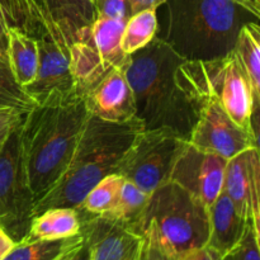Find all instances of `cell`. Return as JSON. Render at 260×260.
Segmentation results:
<instances>
[{
  "label": "cell",
  "instance_id": "6da1fadb",
  "mask_svg": "<svg viewBox=\"0 0 260 260\" xmlns=\"http://www.w3.org/2000/svg\"><path fill=\"white\" fill-rule=\"evenodd\" d=\"M126 76L144 128L169 129L188 141L206 96L197 61L155 37L132 53Z\"/></svg>",
  "mask_w": 260,
  "mask_h": 260
},
{
  "label": "cell",
  "instance_id": "7a4b0ae2",
  "mask_svg": "<svg viewBox=\"0 0 260 260\" xmlns=\"http://www.w3.org/2000/svg\"><path fill=\"white\" fill-rule=\"evenodd\" d=\"M88 116L84 95L76 88L52 94L24 114L20 144L36 202L65 172Z\"/></svg>",
  "mask_w": 260,
  "mask_h": 260
},
{
  "label": "cell",
  "instance_id": "3957f363",
  "mask_svg": "<svg viewBox=\"0 0 260 260\" xmlns=\"http://www.w3.org/2000/svg\"><path fill=\"white\" fill-rule=\"evenodd\" d=\"M164 38L190 61H210L234 50L241 28L259 23L260 0H167Z\"/></svg>",
  "mask_w": 260,
  "mask_h": 260
},
{
  "label": "cell",
  "instance_id": "277c9868",
  "mask_svg": "<svg viewBox=\"0 0 260 260\" xmlns=\"http://www.w3.org/2000/svg\"><path fill=\"white\" fill-rule=\"evenodd\" d=\"M142 128L137 117L116 123L89 114L65 172L36 202L35 216L52 207H78L99 180L118 173L124 155Z\"/></svg>",
  "mask_w": 260,
  "mask_h": 260
},
{
  "label": "cell",
  "instance_id": "5b68a950",
  "mask_svg": "<svg viewBox=\"0 0 260 260\" xmlns=\"http://www.w3.org/2000/svg\"><path fill=\"white\" fill-rule=\"evenodd\" d=\"M132 229L140 235H152L172 258L179 260L189 251L207 245L208 208L182 187L168 180L149 196Z\"/></svg>",
  "mask_w": 260,
  "mask_h": 260
},
{
  "label": "cell",
  "instance_id": "8992f818",
  "mask_svg": "<svg viewBox=\"0 0 260 260\" xmlns=\"http://www.w3.org/2000/svg\"><path fill=\"white\" fill-rule=\"evenodd\" d=\"M123 20L95 18L86 35L69 47L70 68L81 94L116 69L127 70L131 55L122 50Z\"/></svg>",
  "mask_w": 260,
  "mask_h": 260
},
{
  "label": "cell",
  "instance_id": "52a82bcc",
  "mask_svg": "<svg viewBox=\"0 0 260 260\" xmlns=\"http://www.w3.org/2000/svg\"><path fill=\"white\" fill-rule=\"evenodd\" d=\"M35 206L23 159L19 124L0 152V228L15 243L27 236Z\"/></svg>",
  "mask_w": 260,
  "mask_h": 260
},
{
  "label": "cell",
  "instance_id": "ba28073f",
  "mask_svg": "<svg viewBox=\"0 0 260 260\" xmlns=\"http://www.w3.org/2000/svg\"><path fill=\"white\" fill-rule=\"evenodd\" d=\"M197 66L207 91L239 126L258 136L260 96L254 91L234 50L215 60L197 61Z\"/></svg>",
  "mask_w": 260,
  "mask_h": 260
},
{
  "label": "cell",
  "instance_id": "9c48e42d",
  "mask_svg": "<svg viewBox=\"0 0 260 260\" xmlns=\"http://www.w3.org/2000/svg\"><path fill=\"white\" fill-rule=\"evenodd\" d=\"M94 19L90 0H23L18 29L35 40L48 38L69 48L86 35Z\"/></svg>",
  "mask_w": 260,
  "mask_h": 260
},
{
  "label": "cell",
  "instance_id": "30bf717a",
  "mask_svg": "<svg viewBox=\"0 0 260 260\" xmlns=\"http://www.w3.org/2000/svg\"><path fill=\"white\" fill-rule=\"evenodd\" d=\"M184 141L169 129L142 128L124 155L117 174L151 194L169 180L175 157Z\"/></svg>",
  "mask_w": 260,
  "mask_h": 260
},
{
  "label": "cell",
  "instance_id": "8fae6325",
  "mask_svg": "<svg viewBox=\"0 0 260 260\" xmlns=\"http://www.w3.org/2000/svg\"><path fill=\"white\" fill-rule=\"evenodd\" d=\"M205 90V101L188 142L197 149L220 155L226 160L251 147H258V136L239 126L220 102L206 88Z\"/></svg>",
  "mask_w": 260,
  "mask_h": 260
},
{
  "label": "cell",
  "instance_id": "7c38bea8",
  "mask_svg": "<svg viewBox=\"0 0 260 260\" xmlns=\"http://www.w3.org/2000/svg\"><path fill=\"white\" fill-rule=\"evenodd\" d=\"M226 164L228 160L220 155L203 151L184 141L175 157L169 180L208 208L222 192Z\"/></svg>",
  "mask_w": 260,
  "mask_h": 260
},
{
  "label": "cell",
  "instance_id": "4fadbf2b",
  "mask_svg": "<svg viewBox=\"0 0 260 260\" xmlns=\"http://www.w3.org/2000/svg\"><path fill=\"white\" fill-rule=\"evenodd\" d=\"M81 235L90 251L91 260H136L142 236L118 221L78 212Z\"/></svg>",
  "mask_w": 260,
  "mask_h": 260
},
{
  "label": "cell",
  "instance_id": "5bb4252c",
  "mask_svg": "<svg viewBox=\"0 0 260 260\" xmlns=\"http://www.w3.org/2000/svg\"><path fill=\"white\" fill-rule=\"evenodd\" d=\"M222 190L236 212L260 230L259 147H251L228 160Z\"/></svg>",
  "mask_w": 260,
  "mask_h": 260
},
{
  "label": "cell",
  "instance_id": "9a60e30c",
  "mask_svg": "<svg viewBox=\"0 0 260 260\" xmlns=\"http://www.w3.org/2000/svg\"><path fill=\"white\" fill-rule=\"evenodd\" d=\"M84 95L88 113L107 122L123 123L136 118V106L124 69H116Z\"/></svg>",
  "mask_w": 260,
  "mask_h": 260
},
{
  "label": "cell",
  "instance_id": "2e32d148",
  "mask_svg": "<svg viewBox=\"0 0 260 260\" xmlns=\"http://www.w3.org/2000/svg\"><path fill=\"white\" fill-rule=\"evenodd\" d=\"M38 68L35 79L24 90L37 104L55 93H66L76 88L70 68L69 48L48 38L37 40Z\"/></svg>",
  "mask_w": 260,
  "mask_h": 260
},
{
  "label": "cell",
  "instance_id": "e0dca14e",
  "mask_svg": "<svg viewBox=\"0 0 260 260\" xmlns=\"http://www.w3.org/2000/svg\"><path fill=\"white\" fill-rule=\"evenodd\" d=\"M208 222L210 236L207 245L221 256L241 240L249 223L236 212L233 202L223 190L208 207Z\"/></svg>",
  "mask_w": 260,
  "mask_h": 260
},
{
  "label": "cell",
  "instance_id": "ac0fdd59",
  "mask_svg": "<svg viewBox=\"0 0 260 260\" xmlns=\"http://www.w3.org/2000/svg\"><path fill=\"white\" fill-rule=\"evenodd\" d=\"M80 233L81 221L76 208L52 207L33 217L27 236L23 240H60L73 238Z\"/></svg>",
  "mask_w": 260,
  "mask_h": 260
},
{
  "label": "cell",
  "instance_id": "d6986e66",
  "mask_svg": "<svg viewBox=\"0 0 260 260\" xmlns=\"http://www.w3.org/2000/svg\"><path fill=\"white\" fill-rule=\"evenodd\" d=\"M8 63L19 85L25 86L35 79L38 68L37 40L14 25L8 28Z\"/></svg>",
  "mask_w": 260,
  "mask_h": 260
},
{
  "label": "cell",
  "instance_id": "ffe728a7",
  "mask_svg": "<svg viewBox=\"0 0 260 260\" xmlns=\"http://www.w3.org/2000/svg\"><path fill=\"white\" fill-rule=\"evenodd\" d=\"M84 244V236L79 235L60 240L20 241L3 260H61L78 250Z\"/></svg>",
  "mask_w": 260,
  "mask_h": 260
},
{
  "label": "cell",
  "instance_id": "44dd1931",
  "mask_svg": "<svg viewBox=\"0 0 260 260\" xmlns=\"http://www.w3.org/2000/svg\"><path fill=\"white\" fill-rule=\"evenodd\" d=\"M234 52L243 65L254 91L260 96V25L248 23L239 32Z\"/></svg>",
  "mask_w": 260,
  "mask_h": 260
},
{
  "label": "cell",
  "instance_id": "7402d4cb",
  "mask_svg": "<svg viewBox=\"0 0 260 260\" xmlns=\"http://www.w3.org/2000/svg\"><path fill=\"white\" fill-rule=\"evenodd\" d=\"M123 177L114 173L99 180L84 197L76 211L91 216H103L113 208L118 200Z\"/></svg>",
  "mask_w": 260,
  "mask_h": 260
},
{
  "label": "cell",
  "instance_id": "603a6c76",
  "mask_svg": "<svg viewBox=\"0 0 260 260\" xmlns=\"http://www.w3.org/2000/svg\"><path fill=\"white\" fill-rule=\"evenodd\" d=\"M157 32L156 10L147 9L132 14L124 24L121 46L127 55H132L149 45Z\"/></svg>",
  "mask_w": 260,
  "mask_h": 260
},
{
  "label": "cell",
  "instance_id": "cb8c5ba5",
  "mask_svg": "<svg viewBox=\"0 0 260 260\" xmlns=\"http://www.w3.org/2000/svg\"><path fill=\"white\" fill-rule=\"evenodd\" d=\"M149 196L150 194L140 189L136 184L123 178L116 205L109 212L103 215V217L118 221L132 229L141 216L149 200Z\"/></svg>",
  "mask_w": 260,
  "mask_h": 260
},
{
  "label": "cell",
  "instance_id": "d4e9b609",
  "mask_svg": "<svg viewBox=\"0 0 260 260\" xmlns=\"http://www.w3.org/2000/svg\"><path fill=\"white\" fill-rule=\"evenodd\" d=\"M36 106L37 103L17 83L9 63L0 60V108H14L27 114Z\"/></svg>",
  "mask_w": 260,
  "mask_h": 260
},
{
  "label": "cell",
  "instance_id": "484cf974",
  "mask_svg": "<svg viewBox=\"0 0 260 260\" xmlns=\"http://www.w3.org/2000/svg\"><path fill=\"white\" fill-rule=\"evenodd\" d=\"M260 230L249 222L241 240L223 254L221 260H260Z\"/></svg>",
  "mask_w": 260,
  "mask_h": 260
},
{
  "label": "cell",
  "instance_id": "4316f807",
  "mask_svg": "<svg viewBox=\"0 0 260 260\" xmlns=\"http://www.w3.org/2000/svg\"><path fill=\"white\" fill-rule=\"evenodd\" d=\"M95 18L123 20L131 17V7L128 0H93Z\"/></svg>",
  "mask_w": 260,
  "mask_h": 260
},
{
  "label": "cell",
  "instance_id": "83f0119b",
  "mask_svg": "<svg viewBox=\"0 0 260 260\" xmlns=\"http://www.w3.org/2000/svg\"><path fill=\"white\" fill-rule=\"evenodd\" d=\"M24 114L14 108H0V152L10 135L18 128Z\"/></svg>",
  "mask_w": 260,
  "mask_h": 260
},
{
  "label": "cell",
  "instance_id": "f1b7e54d",
  "mask_svg": "<svg viewBox=\"0 0 260 260\" xmlns=\"http://www.w3.org/2000/svg\"><path fill=\"white\" fill-rule=\"evenodd\" d=\"M141 253L145 260H175L161 248L156 239L150 234H142Z\"/></svg>",
  "mask_w": 260,
  "mask_h": 260
},
{
  "label": "cell",
  "instance_id": "f546056e",
  "mask_svg": "<svg viewBox=\"0 0 260 260\" xmlns=\"http://www.w3.org/2000/svg\"><path fill=\"white\" fill-rule=\"evenodd\" d=\"M179 260H221V255L208 245L202 248L194 249L185 255H183Z\"/></svg>",
  "mask_w": 260,
  "mask_h": 260
},
{
  "label": "cell",
  "instance_id": "4dcf8cb0",
  "mask_svg": "<svg viewBox=\"0 0 260 260\" xmlns=\"http://www.w3.org/2000/svg\"><path fill=\"white\" fill-rule=\"evenodd\" d=\"M129 7H131V14L142 12V10L154 9L161 7L162 4L167 3V0H128Z\"/></svg>",
  "mask_w": 260,
  "mask_h": 260
},
{
  "label": "cell",
  "instance_id": "1f68e13d",
  "mask_svg": "<svg viewBox=\"0 0 260 260\" xmlns=\"http://www.w3.org/2000/svg\"><path fill=\"white\" fill-rule=\"evenodd\" d=\"M7 2L8 13H9L10 25L19 28L22 19V4L23 0H5Z\"/></svg>",
  "mask_w": 260,
  "mask_h": 260
},
{
  "label": "cell",
  "instance_id": "d6a6232c",
  "mask_svg": "<svg viewBox=\"0 0 260 260\" xmlns=\"http://www.w3.org/2000/svg\"><path fill=\"white\" fill-rule=\"evenodd\" d=\"M8 25L4 20L0 18V60L8 62Z\"/></svg>",
  "mask_w": 260,
  "mask_h": 260
},
{
  "label": "cell",
  "instance_id": "836d02e7",
  "mask_svg": "<svg viewBox=\"0 0 260 260\" xmlns=\"http://www.w3.org/2000/svg\"><path fill=\"white\" fill-rule=\"evenodd\" d=\"M15 244L17 243L0 228V260H3L8 255V253L14 248Z\"/></svg>",
  "mask_w": 260,
  "mask_h": 260
},
{
  "label": "cell",
  "instance_id": "e575fe53",
  "mask_svg": "<svg viewBox=\"0 0 260 260\" xmlns=\"http://www.w3.org/2000/svg\"><path fill=\"white\" fill-rule=\"evenodd\" d=\"M62 260H91L90 251H89V248L85 244V241H84V244L78 249V250L71 253L70 255H68Z\"/></svg>",
  "mask_w": 260,
  "mask_h": 260
},
{
  "label": "cell",
  "instance_id": "d590c367",
  "mask_svg": "<svg viewBox=\"0 0 260 260\" xmlns=\"http://www.w3.org/2000/svg\"><path fill=\"white\" fill-rule=\"evenodd\" d=\"M0 18H2V19L4 20L8 25H10L9 13H8L7 2H5V0H0Z\"/></svg>",
  "mask_w": 260,
  "mask_h": 260
},
{
  "label": "cell",
  "instance_id": "8d00e7d4",
  "mask_svg": "<svg viewBox=\"0 0 260 260\" xmlns=\"http://www.w3.org/2000/svg\"><path fill=\"white\" fill-rule=\"evenodd\" d=\"M139 260H145V259H144V256H142L141 250H140V256H139Z\"/></svg>",
  "mask_w": 260,
  "mask_h": 260
},
{
  "label": "cell",
  "instance_id": "74e56055",
  "mask_svg": "<svg viewBox=\"0 0 260 260\" xmlns=\"http://www.w3.org/2000/svg\"><path fill=\"white\" fill-rule=\"evenodd\" d=\"M139 256H140V254H139ZM139 256H137V259H136V260H139Z\"/></svg>",
  "mask_w": 260,
  "mask_h": 260
},
{
  "label": "cell",
  "instance_id": "f35d334b",
  "mask_svg": "<svg viewBox=\"0 0 260 260\" xmlns=\"http://www.w3.org/2000/svg\"><path fill=\"white\" fill-rule=\"evenodd\" d=\"M90 2H91V3H93V0H90Z\"/></svg>",
  "mask_w": 260,
  "mask_h": 260
},
{
  "label": "cell",
  "instance_id": "ab89813d",
  "mask_svg": "<svg viewBox=\"0 0 260 260\" xmlns=\"http://www.w3.org/2000/svg\"><path fill=\"white\" fill-rule=\"evenodd\" d=\"M61 260H62V259H61Z\"/></svg>",
  "mask_w": 260,
  "mask_h": 260
}]
</instances>
